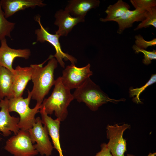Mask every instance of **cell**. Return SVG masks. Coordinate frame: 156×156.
I'll use <instances>...</instances> for the list:
<instances>
[{
	"label": "cell",
	"instance_id": "obj_26",
	"mask_svg": "<svg viewBox=\"0 0 156 156\" xmlns=\"http://www.w3.org/2000/svg\"><path fill=\"white\" fill-rule=\"evenodd\" d=\"M101 147V151L97 153L95 156H112L106 144L105 143H102Z\"/></svg>",
	"mask_w": 156,
	"mask_h": 156
},
{
	"label": "cell",
	"instance_id": "obj_11",
	"mask_svg": "<svg viewBox=\"0 0 156 156\" xmlns=\"http://www.w3.org/2000/svg\"><path fill=\"white\" fill-rule=\"evenodd\" d=\"M8 101L7 98L0 99V131L5 136L11 135V132L16 135L20 130L18 125L20 118L10 115L8 108Z\"/></svg>",
	"mask_w": 156,
	"mask_h": 156
},
{
	"label": "cell",
	"instance_id": "obj_22",
	"mask_svg": "<svg viewBox=\"0 0 156 156\" xmlns=\"http://www.w3.org/2000/svg\"><path fill=\"white\" fill-rule=\"evenodd\" d=\"M156 81V74L152 75L148 81L143 86L140 88L130 89L129 92L130 97L135 96L133 98V101L137 104L141 103L142 102L139 98L140 94L148 86L155 83Z\"/></svg>",
	"mask_w": 156,
	"mask_h": 156
},
{
	"label": "cell",
	"instance_id": "obj_10",
	"mask_svg": "<svg viewBox=\"0 0 156 156\" xmlns=\"http://www.w3.org/2000/svg\"><path fill=\"white\" fill-rule=\"evenodd\" d=\"M0 46V66L5 67L13 73L14 69L12 64L16 57L28 59L31 55L30 50L28 49H16L9 47L6 38L1 42Z\"/></svg>",
	"mask_w": 156,
	"mask_h": 156
},
{
	"label": "cell",
	"instance_id": "obj_4",
	"mask_svg": "<svg viewBox=\"0 0 156 156\" xmlns=\"http://www.w3.org/2000/svg\"><path fill=\"white\" fill-rule=\"evenodd\" d=\"M27 97H13L8 99V108L9 112H14L19 115L18 124L19 129L28 131L31 128L36 121L35 115L39 112L41 104L37 103L33 108H30L29 104L31 95V92L28 91Z\"/></svg>",
	"mask_w": 156,
	"mask_h": 156
},
{
	"label": "cell",
	"instance_id": "obj_19",
	"mask_svg": "<svg viewBox=\"0 0 156 156\" xmlns=\"http://www.w3.org/2000/svg\"><path fill=\"white\" fill-rule=\"evenodd\" d=\"M130 8V5L122 0H119L113 5H110L105 11L107 14L105 18L100 20L103 22L111 21L123 15Z\"/></svg>",
	"mask_w": 156,
	"mask_h": 156
},
{
	"label": "cell",
	"instance_id": "obj_24",
	"mask_svg": "<svg viewBox=\"0 0 156 156\" xmlns=\"http://www.w3.org/2000/svg\"><path fill=\"white\" fill-rule=\"evenodd\" d=\"M132 48L135 51L136 53L140 52L144 54V58L142 62L145 64L148 65L151 63V60L156 59V50H153L152 51H148L145 49H141L137 47L135 44L133 45Z\"/></svg>",
	"mask_w": 156,
	"mask_h": 156
},
{
	"label": "cell",
	"instance_id": "obj_17",
	"mask_svg": "<svg viewBox=\"0 0 156 156\" xmlns=\"http://www.w3.org/2000/svg\"><path fill=\"white\" fill-rule=\"evenodd\" d=\"M147 14V11L138 9L133 10H129L121 16L112 21L118 23V29L117 33L121 34L126 29L132 27L135 22H142L144 20Z\"/></svg>",
	"mask_w": 156,
	"mask_h": 156
},
{
	"label": "cell",
	"instance_id": "obj_12",
	"mask_svg": "<svg viewBox=\"0 0 156 156\" xmlns=\"http://www.w3.org/2000/svg\"><path fill=\"white\" fill-rule=\"evenodd\" d=\"M54 25L58 26L55 34L60 37L67 36L73 28L78 23L85 21V18L75 17L62 9L57 11L55 15Z\"/></svg>",
	"mask_w": 156,
	"mask_h": 156
},
{
	"label": "cell",
	"instance_id": "obj_25",
	"mask_svg": "<svg viewBox=\"0 0 156 156\" xmlns=\"http://www.w3.org/2000/svg\"><path fill=\"white\" fill-rule=\"evenodd\" d=\"M135 45L139 48L146 49L148 47L155 46L156 45V38H154L151 40H145L143 37L139 34L135 36Z\"/></svg>",
	"mask_w": 156,
	"mask_h": 156
},
{
	"label": "cell",
	"instance_id": "obj_18",
	"mask_svg": "<svg viewBox=\"0 0 156 156\" xmlns=\"http://www.w3.org/2000/svg\"><path fill=\"white\" fill-rule=\"evenodd\" d=\"M14 76L13 72L0 66V99L13 97Z\"/></svg>",
	"mask_w": 156,
	"mask_h": 156
},
{
	"label": "cell",
	"instance_id": "obj_8",
	"mask_svg": "<svg viewBox=\"0 0 156 156\" xmlns=\"http://www.w3.org/2000/svg\"><path fill=\"white\" fill-rule=\"evenodd\" d=\"M90 67L89 63L82 67H77L72 64L67 66L63 70L61 77L63 84L70 90L77 88L93 75Z\"/></svg>",
	"mask_w": 156,
	"mask_h": 156
},
{
	"label": "cell",
	"instance_id": "obj_5",
	"mask_svg": "<svg viewBox=\"0 0 156 156\" xmlns=\"http://www.w3.org/2000/svg\"><path fill=\"white\" fill-rule=\"evenodd\" d=\"M32 144L28 131L20 129L7 140L5 149L14 156H35L38 153Z\"/></svg>",
	"mask_w": 156,
	"mask_h": 156
},
{
	"label": "cell",
	"instance_id": "obj_14",
	"mask_svg": "<svg viewBox=\"0 0 156 156\" xmlns=\"http://www.w3.org/2000/svg\"><path fill=\"white\" fill-rule=\"evenodd\" d=\"M39 112L41 115L42 122L46 127L48 134L51 138L54 148L58 151L59 156H63L60 142V121L58 118L54 120L49 116L45 112L44 107L42 106Z\"/></svg>",
	"mask_w": 156,
	"mask_h": 156
},
{
	"label": "cell",
	"instance_id": "obj_13",
	"mask_svg": "<svg viewBox=\"0 0 156 156\" xmlns=\"http://www.w3.org/2000/svg\"><path fill=\"white\" fill-rule=\"evenodd\" d=\"M2 9L5 17L9 18L17 12L36 6H45L46 4L42 0H1Z\"/></svg>",
	"mask_w": 156,
	"mask_h": 156
},
{
	"label": "cell",
	"instance_id": "obj_2",
	"mask_svg": "<svg viewBox=\"0 0 156 156\" xmlns=\"http://www.w3.org/2000/svg\"><path fill=\"white\" fill-rule=\"evenodd\" d=\"M54 86L51 95L44 99L41 105L47 114L54 112L57 118L63 121L67 116V108L74 98L70 90L63 84L61 77L55 80Z\"/></svg>",
	"mask_w": 156,
	"mask_h": 156
},
{
	"label": "cell",
	"instance_id": "obj_7",
	"mask_svg": "<svg viewBox=\"0 0 156 156\" xmlns=\"http://www.w3.org/2000/svg\"><path fill=\"white\" fill-rule=\"evenodd\" d=\"M32 144L38 153L42 155H51L54 148L50 142L46 127L43 126L41 119L39 117L36 118L32 127L28 131Z\"/></svg>",
	"mask_w": 156,
	"mask_h": 156
},
{
	"label": "cell",
	"instance_id": "obj_15",
	"mask_svg": "<svg viewBox=\"0 0 156 156\" xmlns=\"http://www.w3.org/2000/svg\"><path fill=\"white\" fill-rule=\"evenodd\" d=\"M13 86V97L22 96L29 81L31 79L32 68L29 67H22L18 65L14 69Z\"/></svg>",
	"mask_w": 156,
	"mask_h": 156
},
{
	"label": "cell",
	"instance_id": "obj_1",
	"mask_svg": "<svg viewBox=\"0 0 156 156\" xmlns=\"http://www.w3.org/2000/svg\"><path fill=\"white\" fill-rule=\"evenodd\" d=\"M50 57L48 63L44 66L43 65L45 61L41 64L30 65L32 68L31 80L33 85L30 91L31 99L36 100L37 103L40 104L54 85L55 81L54 72L58 63L53 55Z\"/></svg>",
	"mask_w": 156,
	"mask_h": 156
},
{
	"label": "cell",
	"instance_id": "obj_27",
	"mask_svg": "<svg viewBox=\"0 0 156 156\" xmlns=\"http://www.w3.org/2000/svg\"><path fill=\"white\" fill-rule=\"evenodd\" d=\"M156 155V153H150L147 156H155ZM127 156H135L133 155H131L130 154H127Z\"/></svg>",
	"mask_w": 156,
	"mask_h": 156
},
{
	"label": "cell",
	"instance_id": "obj_21",
	"mask_svg": "<svg viewBox=\"0 0 156 156\" xmlns=\"http://www.w3.org/2000/svg\"><path fill=\"white\" fill-rule=\"evenodd\" d=\"M152 26L156 28V7L147 11L145 19L141 22L134 30L136 31L143 28H147Z\"/></svg>",
	"mask_w": 156,
	"mask_h": 156
},
{
	"label": "cell",
	"instance_id": "obj_23",
	"mask_svg": "<svg viewBox=\"0 0 156 156\" xmlns=\"http://www.w3.org/2000/svg\"><path fill=\"white\" fill-rule=\"evenodd\" d=\"M130 1L135 9L148 11L156 7V0H130Z\"/></svg>",
	"mask_w": 156,
	"mask_h": 156
},
{
	"label": "cell",
	"instance_id": "obj_9",
	"mask_svg": "<svg viewBox=\"0 0 156 156\" xmlns=\"http://www.w3.org/2000/svg\"><path fill=\"white\" fill-rule=\"evenodd\" d=\"M129 127V125L126 124L121 125L116 124L107 126V137L109 141L107 145L112 156H125L127 144L123 135L125 130Z\"/></svg>",
	"mask_w": 156,
	"mask_h": 156
},
{
	"label": "cell",
	"instance_id": "obj_16",
	"mask_svg": "<svg viewBox=\"0 0 156 156\" xmlns=\"http://www.w3.org/2000/svg\"><path fill=\"white\" fill-rule=\"evenodd\" d=\"M68 2L64 10L74 17L83 18L91 9L98 7L100 3L98 0H71Z\"/></svg>",
	"mask_w": 156,
	"mask_h": 156
},
{
	"label": "cell",
	"instance_id": "obj_3",
	"mask_svg": "<svg viewBox=\"0 0 156 156\" xmlns=\"http://www.w3.org/2000/svg\"><path fill=\"white\" fill-rule=\"evenodd\" d=\"M74 99L83 102L91 110L95 111L103 105L108 102L116 103L125 99L117 100L109 98L100 87L90 78L87 79L72 94Z\"/></svg>",
	"mask_w": 156,
	"mask_h": 156
},
{
	"label": "cell",
	"instance_id": "obj_6",
	"mask_svg": "<svg viewBox=\"0 0 156 156\" xmlns=\"http://www.w3.org/2000/svg\"><path fill=\"white\" fill-rule=\"evenodd\" d=\"M35 20L40 27V28L36 29L35 31V34L37 36V42L42 43L47 41L54 47L56 52L53 57L56 59L61 67L65 68V64L63 60L65 61L69 60L72 64L77 63V60L76 58L62 51L59 41L60 36L55 34H52L49 33L44 28L41 24L40 17L39 16H36Z\"/></svg>",
	"mask_w": 156,
	"mask_h": 156
},
{
	"label": "cell",
	"instance_id": "obj_20",
	"mask_svg": "<svg viewBox=\"0 0 156 156\" xmlns=\"http://www.w3.org/2000/svg\"><path fill=\"white\" fill-rule=\"evenodd\" d=\"M15 25V23L8 21L5 17L0 0V42L6 37L11 38V33Z\"/></svg>",
	"mask_w": 156,
	"mask_h": 156
}]
</instances>
